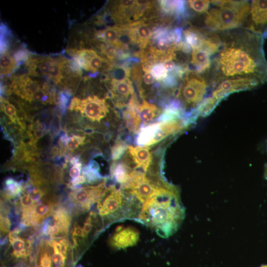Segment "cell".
I'll use <instances>...</instances> for the list:
<instances>
[{
    "label": "cell",
    "instance_id": "6da1fadb",
    "mask_svg": "<svg viewBox=\"0 0 267 267\" xmlns=\"http://www.w3.org/2000/svg\"><path fill=\"white\" fill-rule=\"evenodd\" d=\"M219 33L222 44L212 59L210 69L213 87L227 79L250 78L261 84L267 82L262 35L243 27Z\"/></svg>",
    "mask_w": 267,
    "mask_h": 267
},
{
    "label": "cell",
    "instance_id": "7a4b0ae2",
    "mask_svg": "<svg viewBox=\"0 0 267 267\" xmlns=\"http://www.w3.org/2000/svg\"><path fill=\"white\" fill-rule=\"evenodd\" d=\"M184 216L178 189L167 184L144 202L136 220L167 238L177 230Z\"/></svg>",
    "mask_w": 267,
    "mask_h": 267
},
{
    "label": "cell",
    "instance_id": "3957f363",
    "mask_svg": "<svg viewBox=\"0 0 267 267\" xmlns=\"http://www.w3.org/2000/svg\"><path fill=\"white\" fill-rule=\"evenodd\" d=\"M214 7L205 14V28L222 32L245 26L249 16L251 2L246 0H211Z\"/></svg>",
    "mask_w": 267,
    "mask_h": 267
},
{
    "label": "cell",
    "instance_id": "277c9868",
    "mask_svg": "<svg viewBox=\"0 0 267 267\" xmlns=\"http://www.w3.org/2000/svg\"><path fill=\"white\" fill-rule=\"evenodd\" d=\"M209 85L202 75L189 70L172 92L180 102L184 111H187L185 114L196 118V110L205 98Z\"/></svg>",
    "mask_w": 267,
    "mask_h": 267
},
{
    "label": "cell",
    "instance_id": "5b68a950",
    "mask_svg": "<svg viewBox=\"0 0 267 267\" xmlns=\"http://www.w3.org/2000/svg\"><path fill=\"white\" fill-rule=\"evenodd\" d=\"M108 187L106 181L95 185L78 188L73 190L69 194V200L76 212L88 211L95 203H97L107 192Z\"/></svg>",
    "mask_w": 267,
    "mask_h": 267
},
{
    "label": "cell",
    "instance_id": "8992f818",
    "mask_svg": "<svg viewBox=\"0 0 267 267\" xmlns=\"http://www.w3.org/2000/svg\"><path fill=\"white\" fill-rule=\"evenodd\" d=\"M71 111L80 112L83 117L93 122H99L109 113V105L106 99L96 95L89 96L83 99L74 97L69 106Z\"/></svg>",
    "mask_w": 267,
    "mask_h": 267
},
{
    "label": "cell",
    "instance_id": "52a82bcc",
    "mask_svg": "<svg viewBox=\"0 0 267 267\" xmlns=\"http://www.w3.org/2000/svg\"><path fill=\"white\" fill-rule=\"evenodd\" d=\"M57 203L45 199L36 203L33 206L22 209L21 212L20 224L23 226H32L41 223L51 216Z\"/></svg>",
    "mask_w": 267,
    "mask_h": 267
},
{
    "label": "cell",
    "instance_id": "ba28073f",
    "mask_svg": "<svg viewBox=\"0 0 267 267\" xmlns=\"http://www.w3.org/2000/svg\"><path fill=\"white\" fill-rule=\"evenodd\" d=\"M260 84L257 80L250 78L227 79L213 87L210 96L219 103L231 93L251 89Z\"/></svg>",
    "mask_w": 267,
    "mask_h": 267
},
{
    "label": "cell",
    "instance_id": "9c48e42d",
    "mask_svg": "<svg viewBox=\"0 0 267 267\" xmlns=\"http://www.w3.org/2000/svg\"><path fill=\"white\" fill-rule=\"evenodd\" d=\"M244 28L260 35L267 32V0L252 1Z\"/></svg>",
    "mask_w": 267,
    "mask_h": 267
},
{
    "label": "cell",
    "instance_id": "30bf717a",
    "mask_svg": "<svg viewBox=\"0 0 267 267\" xmlns=\"http://www.w3.org/2000/svg\"><path fill=\"white\" fill-rule=\"evenodd\" d=\"M112 93L110 98L114 106L118 109L126 107L132 97L135 93L132 82L129 78L121 80L110 79L107 82Z\"/></svg>",
    "mask_w": 267,
    "mask_h": 267
},
{
    "label": "cell",
    "instance_id": "8fae6325",
    "mask_svg": "<svg viewBox=\"0 0 267 267\" xmlns=\"http://www.w3.org/2000/svg\"><path fill=\"white\" fill-rule=\"evenodd\" d=\"M139 238L138 230L133 226H118L110 237L109 245L113 249H124L135 245Z\"/></svg>",
    "mask_w": 267,
    "mask_h": 267
},
{
    "label": "cell",
    "instance_id": "7c38bea8",
    "mask_svg": "<svg viewBox=\"0 0 267 267\" xmlns=\"http://www.w3.org/2000/svg\"><path fill=\"white\" fill-rule=\"evenodd\" d=\"M190 123L185 117L160 122V125L153 138L147 146L154 145L170 135L180 132L185 129Z\"/></svg>",
    "mask_w": 267,
    "mask_h": 267
},
{
    "label": "cell",
    "instance_id": "4fadbf2b",
    "mask_svg": "<svg viewBox=\"0 0 267 267\" xmlns=\"http://www.w3.org/2000/svg\"><path fill=\"white\" fill-rule=\"evenodd\" d=\"M10 248L12 249L9 255V260H12L13 262L21 260H26L28 259L32 261L33 258L31 256L32 253V241L26 239L18 235H13L10 233L8 234Z\"/></svg>",
    "mask_w": 267,
    "mask_h": 267
},
{
    "label": "cell",
    "instance_id": "5bb4252c",
    "mask_svg": "<svg viewBox=\"0 0 267 267\" xmlns=\"http://www.w3.org/2000/svg\"><path fill=\"white\" fill-rule=\"evenodd\" d=\"M138 105L135 93L123 112V118L126 128L130 132L134 134H138L142 128L141 120L137 111Z\"/></svg>",
    "mask_w": 267,
    "mask_h": 267
},
{
    "label": "cell",
    "instance_id": "9a60e30c",
    "mask_svg": "<svg viewBox=\"0 0 267 267\" xmlns=\"http://www.w3.org/2000/svg\"><path fill=\"white\" fill-rule=\"evenodd\" d=\"M127 150L134 163V169L146 173L152 159L149 146H129Z\"/></svg>",
    "mask_w": 267,
    "mask_h": 267
},
{
    "label": "cell",
    "instance_id": "2e32d148",
    "mask_svg": "<svg viewBox=\"0 0 267 267\" xmlns=\"http://www.w3.org/2000/svg\"><path fill=\"white\" fill-rule=\"evenodd\" d=\"M134 170L125 163H113L110 168L111 177L122 188L129 181L130 174Z\"/></svg>",
    "mask_w": 267,
    "mask_h": 267
},
{
    "label": "cell",
    "instance_id": "e0dca14e",
    "mask_svg": "<svg viewBox=\"0 0 267 267\" xmlns=\"http://www.w3.org/2000/svg\"><path fill=\"white\" fill-rule=\"evenodd\" d=\"M137 111L143 124L151 122L160 114V110L155 104L145 99H143L141 103L138 105Z\"/></svg>",
    "mask_w": 267,
    "mask_h": 267
},
{
    "label": "cell",
    "instance_id": "ac0fdd59",
    "mask_svg": "<svg viewBox=\"0 0 267 267\" xmlns=\"http://www.w3.org/2000/svg\"><path fill=\"white\" fill-rule=\"evenodd\" d=\"M34 267H51V251L47 241L40 245L34 259Z\"/></svg>",
    "mask_w": 267,
    "mask_h": 267
},
{
    "label": "cell",
    "instance_id": "d6986e66",
    "mask_svg": "<svg viewBox=\"0 0 267 267\" xmlns=\"http://www.w3.org/2000/svg\"><path fill=\"white\" fill-rule=\"evenodd\" d=\"M23 185L21 181L8 178L4 181L2 197L8 200L18 197L23 192Z\"/></svg>",
    "mask_w": 267,
    "mask_h": 267
},
{
    "label": "cell",
    "instance_id": "ffe728a7",
    "mask_svg": "<svg viewBox=\"0 0 267 267\" xmlns=\"http://www.w3.org/2000/svg\"><path fill=\"white\" fill-rule=\"evenodd\" d=\"M159 125L160 122H158L142 127L137 136V145L147 146L153 138Z\"/></svg>",
    "mask_w": 267,
    "mask_h": 267
},
{
    "label": "cell",
    "instance_id": "44dd1931",
    "mask_svg": "<svg viewBox=\"0 0 267 267\" xmlns=\"http://www.w3.org/2000/svg\"><path fill=\"white\" fill-rule=\"evenodd\" d=\"M64 57H52L47 79L56 84L60 83L63 78V62Z\"/></svg>",
    "mask_w": 267,
    "mask_h": 267
},
{
    "label": "cell",
    "instance_id": "7402d4cb",
    "mask_svg": "<svg viewBox=\"0 0 267 267\" xmlns=\"http://www.w3.org/2000/svg\"><path fill=\"white\" fill-rule=\"evenodd\" d=\"M0 76H8L18 69L16 61L8 52L0 54Z\"/></svg>",
    "mask_w": 267,
    "mask_h": 267
},
{
    "label": "cell",
    "instance_id": "603a6c76",
    "mask_svg": "<svg viewBox=\"0 0 267 267\" xmlns=\"http://www.w3.org/2000/svg\"><path fill=\"white\" fill-rule=\"evenodd\" d=\"M0 107L1 111L5 113L10 121L21 127L22 124L18 116V110L13 104L3 97H0Z\"/></svg>",
    "mask_w": 267,
    "mask_h": 267
},
{
    "label": "cell",
    "instance_id": "cb8c5ba5",
    "mask_svg": "<svg viewBox=\"0 0 267 267\" xmlns=\"http://www.w3.org/2000/svg\"><path fill=\"white\" fill-rule=\"evenodd\" d=\"M0 54L6 52L9 49L12 34L9 28L3 23H0Z\"/></svg>",
    "mask_w": 267,
    "mask_h": 267
},
{
    "label": "cell",
    "instance_id": "d4e9b609",
    "mask_svg": "<svg viewBox=\"0 0 267 267\" xmlns=\"http://www.w3.org/2000/svg\"><path fill=\"white\" fill-rule=\"evenodd\" d=\"M210 0H191L186 1L187 6L196 14H205L209 8Z\"/></svg>",
    "mask_w": 267,
    "mask_h": 267
},
{
    "label": "cell",
    "instance_id": "484cf974",
    "mask_svg": "<svg viewBox=\"0 0 267 267\" xmlns=\"http://www.w3.org/2000/svg\"><path fill=\"white\" fill-rule=\"evenodd\" d=\"M72 94V93L67 90H63L58 92L57 105L61 115H63L66 113V109L69 105L70 98Z\"/></svg>",
    "mask_w": 267,
    "mask_h": 267
},
{
    "label": "cell",
    "instance_id": "4316f807",
    "mask_svg": "<svg viewBox=\"0 0 267 267\" xmlns=\"http://www.w3.org/2000/svg\"><path fill=\"white\" fill-rule=\"evenodd\" d=\"M150 72L154 79L158 81H162L168 76V71L162 62L154 64L151 66Z\"/></svg>",
    "mask_w": 267,
    "mask_h": 267
},
{
    "label": "cell",
    "instance_id": "83f0119b",
    "mask_svg": "<svg viewBox=\"0 0 267 267\" xmlns=\"http://www.w3.org/2000/svg\"><path fill=\"white\" fill-rule=\"evenodd\" d=\"M129 146L123 141H117L111 148V157L115 161L119 159L128 150Z\"/></svg>",
    "mask_w": 267,
    "mask_h": 267
},
{
    "label": "cell",
    "instance_id": "f1b7e54d",
    "mask_svg": "<svg viewBox=\"0 0 267 267\" xmlns=\"http://www.w3.org/2000/svg\"><path fill=\"white\" fill-rule=\"evenodd\" d=\"M32 53L25 48H20L13 53V57L17 62L18 67L26 62Z\"/></svg>",
    "mask_w": 267,
    "mask_h": 267
},
{
    "label": "cell",
    "instance_id": "f546056e",
    "mask_svg": "<svg viewBox=\"0 0 267 267\" xmlns=\"http://www.w3.org/2000/svg\"><path fill=\"white\" fill-rule=\"evenodd\" d=\"M11 222L10 220L3 215H0V229L1 232L6 233L9 232Z\"/></svg>",
    "mask_w": 267,
    "mask_h": 267
},
{
    "label": "cell",
    "instance_id": "4dcf8cb0",
    "mask_svg": "<svg viewBox=\"0 0 267 267\" xmlns=\"http://www.w3.org/2000/svg\"><path fill=\"white\" fill-rule=\"evenodd\" d=\"M72 235V238H76L78 237H82L83 239H85L83 228L77 222L74 223Z\"/></svg>",
    "mask_w": 267,
    "mask_h": 267
},
{
    "label": "cell",
    "instance_id": "1f68e13d",
    "mask_svg": "<svg viewBox=\"0 0 267 267\" xmlns=\"http://www.w3.org/2000/svg\"><path fill=\"white\" fill-rule=\"evenodd\" d=\"M82 165H73L69 171V175L71 178V179L75 178L80 176L82 172Z\"/></svg>",
    "mask_w": 267,
    "mask_h": 267
},
{
    "label": "cell",
    "instance_id": "d6a6232c",
    "mask_svg": "<svg viewBox=\"0 0 267 267\" xmlns=\"http://www.w3.org/2000/svg\"><path fill=\"white\" fill-rule=\"evenodd\" d=\"M163 64L168 72H171L174 71L177 66L179 65L176 64L173 59L167 60L163 61Z\"/></svg>",
    "mask_w": 267,
    "mask_h": 267
},
{
    "label": "cell",
    "instance_id": "836d02e7",
    "mask_svg": "<svg viewBox=\"0 0 267 267\" xmlns=\"http://www.w3.org/2000/svg\"><path fill=\"white\" fill-rule=\"evenodd\" d=\"M265 176H266V177L267 178V166L266 167Z\"/></svg>",
    "mask_w": 267,
    "mask_h": 267
},
{
    "label": "cell",
    "instance_id": "e575fe53",
    "mask_svg": "<svg viewBox=\"0 0 267 267\" xmlns=\"http://www.w3.org/2000/svg\"><path fill=\"white\" fill-rule=\"evenodd\" d=\"M260 267H267V265H263L261 266Z\"/></svg>",
    "mask_w": 267,
    "mask_h": 267
}]
</instances>
